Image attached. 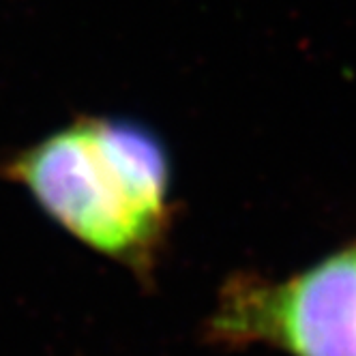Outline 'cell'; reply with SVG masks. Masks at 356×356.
Wrapping results in <instances>:
<instances>
[{
	"mask_svg": "<svg viewBox=\"0 0 356 356\" xmlns=\"http://www.w3.org/2000/svg\"><path fill=\"white\" fill-rule=\"evenodd\" d=\"M3 174L75 241L150 279L172 223V168L155 131L80 116L17 150Z\"/></svg>",
	"mask_w": 356,
	"mask_h": 356,
	"instance_id": "6da1fadb",
	"label": "cell"
},
{
	"mask_svg": "<svg viewBox=\"0 0 356 356\" xmlns=\"http://www.w3.org/2000/svg\"><path fill=\"white\" fill-rule=\"evenodd\" d=\"M209 337L290 356H356V243L282 282L232 277L211 314Z\"/></svg>",
	"mask_w": 356,
	"mask_h": 356,
	"instance_id": "7a4b0ae2",
	"label": "cell"
}]
</instances>
